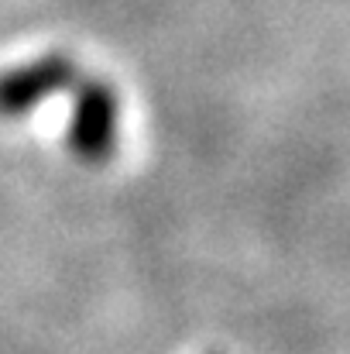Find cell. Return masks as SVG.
I'll return each mask as SVG.
<instances>
[{
	"mask_svg": "<svg viewBox=\"0 0 350 354\" xmlns=\"http://www.w3.org/2000/svg\"><path fill=\"white\" fill-rule=\"evenodd\" d=\"M72 118L66 131L69 151L86 165H104L117 151L120 134V100L114 86L104 80H76Z\"/></svg>",
	"mask_w": 350,
	"mask_h": 354,
	"instance_id": "6da1fadb",
	"label": "cell"
},
{
	"mask_svg": "<svg viewBox=\"0 0 350 354\" xmlns=\"http://www.w3.org/2000/svg\"><path fill=\"white\" fill-rule=\"evenodd\" d=\"M79 69L62 52H45L31 62L0 73V118H28L35 107L52 100L55 93L72 90Z\"/></svg>",
	"mask_w": 350,
	"mask_h": 354,
	"instance_id": "7a4b0ae2",
	"label": "cell"
}]
</instances>
